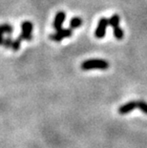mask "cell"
I'll use <instances>...</instances> for the list:
<instances>
[{
	"label": "cell",
	"instance_id": "8fae6325",
	"mask_svg": "<svg viewBox=\"0 0 147 148\" xmlns=\"http://www.w3.org/2000/svg\"><path fill=\"white\" fill-rule=\"evenodd\" d=\"M137 108H139L143 114L147 115V102L144 101V100H137Z\"/></svg>",
	"mask_w": 147,
	"mask_h": 148
},
{
	"label": "cell",
	"instance_id": "30bf717a",
	"mask_svg": "<svg viewBox=\"0 0 147 148\" xmlns=\"http://www.w3.org/2000/svg\"><path fill=\"white\" fill-rule=\"evenodd\" d=\"M113 33H114V36H115V38H116V39L121 40V39L123 38V36H124V32H123V30L121 29V28H120V26L113 28Z\"/></svg>",
	"mask_w": 147,
	"mask_h": 148
},
{
	"label": "cell",
	"instance_id": "3957f363",
	"mask_svg": "<svg viewBox=\"0 0 147 148\" xmlns=\"http://www.w3.org/2000/svg\"><path fill=\"white\" fill-rule=\"evenodd\" d=\"M33 29L34 24L31 21H24L21 24V34L20 37L22 40H26V41H31L33 39Z\"/></svg>",
	"mask_w": 147,
	"mask_h": 148
},
{
	"label": "cell",
	"instance_id": "8992f818",
	"mask_svg": "<svg viewBox=\"0 0 147 148\" xmlns=\"http://www.w3.org/2000/svg\"><path fill=\"white\" fill-rule=\"evenodd\" d=\"M136 108H137V101L131 100V101L118 107V114H120V115H127V114H129L130 112H132L133 110H135Z\"/></svg>",
	"mask_w": 147,
	"mask_h": 148
},
{
	"label": "cell",
	"instance_id": "5b68a950",
	"mask_svg": "<svg viewBox=\"0 0 147 148\" xmlns=\"http://www.w3.org/2000/svg\"><path fill=\"white\" fill-rule=\"evenodd\" d=\"M65 19H66V12L63 11H59L55 16L54 19V23H53V27L55 31H57L62 28V25H63Z\"/></svg>",
	"mask_w": 147,
	"mask_h": 148
},
{
	"label": "cell",
	"instance_id": "5bb4252c",
	"mask_svg": "<svg viewBox=\"0 0 147 148\" xmlns=\"http://www.w3.org/2000/svg\"><path fill=\"white\" fill-rule=\"evenodd\" d=\"M4 34H2L0 32V46L3 45V42H4Z\"/></svg>",
	"mask_w": 147,
	"mask_h": 148
},
{
	"label": "cell",
	"instance_id": "6da1fadb",
	"mask_svg": "<svg viewBox=\"0 0 147 148\" xmlns=\"http://www.w3.org/2000/svg\"><path fill=\"white\" fill-rule=\"evenodd\" d=\"M81 70L89 71L98 69V70H107L109 68V62L105 59L96 58V59H89V60L83 61L80 65Z\"/></svg>",
	"mask_w": 147,
	"mask_h": 148
},
{
	"label": "cell",
	"instance_id": "ba28073f",
	"mask_svg": "<svg viewBox=\"0 0 147 148\" xmlns=\"http://www.w3.org/2000/svg\"><path fill=\"white\" fill-rule=\"evenodd\" d=\"M120 17L118 14H113L112 16L108 19V25H110L112 28L120 26Z\"/></svg>",
	"mask_w": 147,
	"mask_h": 148
},
{
	"label": "cell",
	"instance_id": "7a4b0ae2",
	"mask_svg": "<svg viewBox=\"0 0 147 148\" xmlns=\"http://www.w3.org/2000/svg\"><path fill=\"white\" fill-rule=\"evenodd\" d=\"M74 31L71 28H67V29H64V28H61L57 31H55V34H50V39L52 41L55 42H60L61 40H63L64 38H68V37H71L73 36Z\"/></svg>",
	"mask_w": 147,
	"mask_h": 148
},
{
	"label": "cell",
	"instance_id": "4fadbf2b",
	"mask_svg": "<svg viewBox=\"0 0 147 148\" xmlns=\"http://www.w3.org/2000/svg\"><path fill=\"white\" fill-rule=\"evenodd\" d=\"M12 41H14V40H12V36H9L8 37H6V38L4 39V42H3V45L2 46H4V48H6V49H11L12 48Z\"/></svg>",
	"mask_w": 147,
	"mask_h": 148
},
{
	"label": "cell",
	"instance_id": "7c38bea8",
	"mask_svg": "<svg viewBox=\"0 0 147 148\" xmlns=\"http://www.w3.org/2000/svg\"><path fill=\"white\" fill-rule=\"evenodd\" d=\"M21 41H22V39H21L20 36H18L16 39H14V41H12V50L14 52L18 51V50L20 49V46H21Z\"/></svg>",
	"mask_w": 147,
	"mask_h": 148
},
{
	"label": "cell",
	"instance_id": "52a82bcc",
	"mask_svg": "<svg viewBox=\"0 0 147 148\" xmlns=\"http://www.w3.org/2000/svg\"><path fill=\"white\" fill-rule=\"evenodd\" d=\"M83 24V20L81 17H77V16H75L73 17L72 19L69 22V28H71V29H77V28H79L82 26Z\"/></svg>",
	"mask_w": 147,
	"mask_h": 148
},
{
	"label": "cell",
	"instance_id": "9c48e42d",
	"mask_svg": "<svg viewBox=\"0 0 147 148\" xmlns=\"http://www.w3.org/2000/svg\"><path fill=\"white\" fill-rule=\"evenodd\" d=\"M0 32L4 34H8L9 36H11V34L14 33V26L8 23L2 24V25H0Z\"/></svg>",
	"mask_w": 147,
	"mask_h": 148
},
{
	"label": "cell",
	"instance_id": "277c9868",
	"mask_svg": "<svg viewBox=\"0 0 147 148\" xmlns=\"http://www.w3.org/2000/svg\"><path fill=\"white\" fill-rule=\"evenodd\" d=\"M107 26H108V19L106 17H101L99 19L98 27H96V29L95 31V36L96 38L101 39L105 36Z\"/></svg>",
	"mask_w": 147,
	"mask_h": 148
}]
</instances>
